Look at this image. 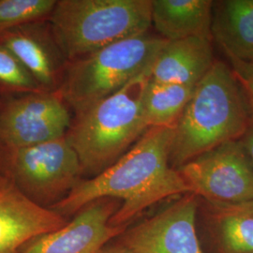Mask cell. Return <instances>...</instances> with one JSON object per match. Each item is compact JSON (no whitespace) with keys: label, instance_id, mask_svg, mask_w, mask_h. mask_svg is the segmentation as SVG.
<instances>
[{"label":"cell","instance_id":"obj_1","mask_svg":"<svg viewBox=\"0 0 253 253\" xmlns=\"http://www.w3.org/2000/svg\"><path fill=\"white\" fill-rule=\"evenodd\" d=\"M173 131L174 126L149 127L116 163L96 176L84 178L50 209L70 219L96 200H118L121 206L109 225L127 228L147 208L190 193L179 171L170 164Z\"/></svg>","mask_w":253,"mask_h":253},{"label":"cell","instance_id":"obj_2","mask_svg":"<svg viewBox=\"0 0 253 253\" xmlns=\"http://www.w3.org/2000/svg\"><path fill=\"white\" fill-rule=\"evenodd\" d=\"M253 111L230 66L215 60L174 125L170 164L178 169L201 154L240 140Z\"/></svg>","mask_w":253,"mask_h":253},{"label":"cell","instance_id":"obj_3","mask_svg":"<svg viewBox=\"0 0 253 253\" xmlns=\"http://www.w3.org/2000/svg\"><path fill=\"white\" fill-rule=\"evenodd\" d=\"M149 79L150 69L76 115L66 137L78 155L86 178L116 163L148 129L144 99Z\"/></svg>","mask_w":253,"mask_h":253},{"label":"cell","instance_id":"obj_4","mask_svg":"<svg viewBox=\"0 0 253 253\" xmlns=\"http://www.w3.org/2000/svg\"><path fill=\"white\" fill-rule=\"evenodd\" d=\"M152 0H56L49 16L69 62L119 41L148 32Z\"/></svg>","mask_w":253,"mask_h":253},{"label":"cell","instance_id":"obj_5","mask_svg":"<svg viewBox=\"0 0 253 253\" xmlns=\"http://www.w3.org/2000/svg\"><path fill=\"white\" fill-rule=\"evenodd\" d=\"M167 42L147 32L69 62L56 92L78 115L148 71Z\"/></svg>","mask_w":253,"mask_h":253},{"label":"cell","instance_id":"obj_6","mask_svg":"<svg viewBox=\"0 0 253 253\" xmlns=\"http://www.w3.org/2000/svg\"><path fill=\"white\" fill-rule=\"evenodd\" d=\"M8 172L27 198L45 208L66 198L84 179L78 155L66 136L9 149Z\"/></svg>","mask_w":253,"mask_h":253},{"label":"cell","instance_id":"obj_7","mask_svg":"<svg viewBox=\"0 0 253 253\" xmlns=\"http://www.w3.org/2000/svg\"><path fill=\"white\" fill-rule=\"evenodd\" d=\"M190 193L212 205H235L253 200V168L240 140L201 154L177 169Z\"/></svg>","mask_w":253,"mask_h":253},{"label":"cell","instance_id":"obj_8","mask_svg":"<svg viewBox=\"0 0 253 253\" xmlns=\"http://www.w3.org/2000/svg\"><path fill=\"white\" fill-rule=\"evenodd\" d=\"M72 124L56 91L0 96V138L8 149L62 138Z\"/></svg>","mask_w":253,"mask_h":253},{"label":"cell","instance_id":"obj_9","mask_svg":"<svg viewBox=\"0 0 253 253\" xmlns=\"http://www.w3.org/2000/svg\"><path fill=\"white\" fill-rule=\"evenodd\" d=\"M198 208L196 195L183 194L115 239L133 253H204L196 229Z\"/></svg>","mask_w":253,"mask_h":253},{"label":"cell","instance_id":"obj_10","mask_svg":"<svg viewBox=\"0 0 253 253\" xmlns=\"http://www.w3.org/2000/svg\"><path fill=\"white\" fill-rule=\"evenodd\" d=\"M120 206L118 200H96L80 209L62 228L33 238L19 253H95L126 230L109 225Z\"/></svg>","mask_w":253,"mask_h":253},{"label":"cell","instance_id":"obj_11","mask_svg":"<svg viewBox=\"0 0 253 253\" xmlns=\"http://www.w3.org/2000/svg\"><path fill=\"white\" fill-rule=\"evenodd\" d=\"M0 44L7 48L43 90H57L69 61L44 20L0 33Z\"/></svg>","mask_w":253,"mask_h":253},{"label":"cell","instance_id":"obj_12","mask_svg":"<svg viewBox=\"0 0 253 253\" xmlns=\"http://www.w3.org/2000/svg\"><path fill=\"white\" fill-rule=\"evenodd\" d=\"M69 220L27 198L9 176L0 182V253H19L33 238L60 229Z\"/></svg>","mask_w":253,"mask_h":253},{"label":"cell","instance_id":"obj_13","mask_svg":"<svg viewBox=\"0 0 253 253\" xmlns=\"http://www.w3.org/2000/svg\"><path fill=\"white\" fill-rule=\"evenodd\" d=\"M213 39L191 37L167 42L150 68V80L195 86L215 62Z\"/></svg>","mask_w":253,"mask_h":253},{"label":"cell","instance_id":"obj_14","mask_svg":"<svg viewBox=\"0 0 253 253\" xmlns=\"http://www.w3.org/2000/svg\"><path fill=\"white\" fill-rule=\"evenodd\" d=\"M211 35L227 57L253 62V0L213 1Z\"/></svg>","mask_w":253,"mask_h":253},{"label":"cell","instance_id":"obj_15","mask_svg":"<svg viewBox=\"0 0 253 253\" xmlns=\"http://www.w3.org/2000/svg\"><path fill=\"white\" fill-rule=\"evenodd\" d=\"M211 0H152L151 23L168 42L191 37H210Z\"/></svg>","mask_w":253,"mask_h":253},{"label":"cell","instance_id":"obj_16","mask_svg":"<svg viewBox=\"0 0 253 253\" xmlns=\"http://www.w3.org/2000/svg\"><path fill=\"white\" fill-rule=\"evenodd\" d=\"M208 208L218 253H253V200Z\"/></svg>","mask_w":253,"mask_h":253},{"label":"cell","instance_id":"obj_17","mask_svg":"<svg viewBox=\"0 0 253 253\" xmlns=\"http://www.w3.org/2000/svg\"><path fill=\"white\" fill-rule=\"evenodd\" d=\"M194 87L149 79L144 99L147 127L174 126L190 101Z\"/></svg>","mask_w":253,"mask_h":253},{"label":"cell","instance_id":"obj_18","mask_svg":"<svg viewBox=\"0 0 253 253\" xmlns=\"http://www.w3.org/2000/svg\"><path fill=\"white\" fill-rule=\"evenodd\" d=\"M55 0H0V33L49 18Z\"/></svg>","mask_w":253,"mask_h":253},{"label":"cell","instance_id":"obj_19","mask_svg":"<svg viewBox=\"0 0 253 253\" xmlns=\"http://www.w3.org/2000/svg\"><path fill=\"white\" fill-rule=\"evenodd\" d=\"M44 91L18 59L0 44V96Z\"/></svg>","mask_w":253,"mask_h":253},{"label":"cell","instance_id":"obj_20","mask_svg":"<svg viewBox=\"0 0 253 253\" xmlns=\"http://www.w3.org/2000/svg\"><path fill=\"white\" fill-rule=\"evenodd\" d=\"M231 69L239 82L253 111V62L228 57Z\"/></svg>","mask_w":253,"mask_h":253},{"label":"cell","instance_id":"obj_21","mask_svg":"<svg viewBox=\"0 0 253 253\" xmlns=\"http://www.w3.org/2000/svg\"><path fill=\"white\" fill-rule=\"evenodd\" d=\"M95 253H133L126 246L119 243L116 239L108 242L107 244L101 247Z\"/></svg>","mask_w":253,"mask_h":253},{"label":"cell","instance_id":"obj_22","mask_svg":"<svg viewBox=\"0 0 253 253\" xmlns=\"http://www.w3.org/2000/svg\"><path fill=\"white\" fill-rule=\"evenodd\" d=\"M8 157L9 149L3 144L0 138V182L9 176L8 172Z\"/></svg>","mask_w":253,"mask_h":253},{"label":"cell","instance_id":"obj_23","mask_svg":"<svg viewBox=\"0 0 253 253\" xmlns=\"http://www.w3.org/2000/svg\"><path fill=\"white\" fill-rule=\"evenodd\" d=\"M241 141H242L245 148L248 152V155L250 157V160H251V163H252L253 168V120L251 126L246 131L244 136L241 138Z\"/></svg>","mask_w":253,"mask_h":253}]
</instances>
